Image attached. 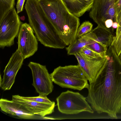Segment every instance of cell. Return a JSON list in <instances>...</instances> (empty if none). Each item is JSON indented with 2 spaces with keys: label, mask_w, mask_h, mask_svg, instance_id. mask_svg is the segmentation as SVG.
Instances as JSON below:
<instances>
[{
  "label": "cell",
  "mask_w": 121,
  "mask_h": 121,
  "mask_svg": "<svg viewBox=\"0 0 121 121\" xmlns=\"http://www.w3.org/2000/svg\"><path fill=\"white\" fill-rule=\"evenodd\" d=\"M50 75L52 81L63 88L81 91L87 88L89 85L87 79L78 65L59 66Z\"/></svg>",
  "instance_id": "cell-4"
},
{
  "label": "cell",
  "mask_w": 121,
  "mask_h": 121,
  "mask_svg": "<svg viewBox=\"0 0 121 121\" xmlns=\"http://www.w3.org/2000/svg\"><path fill=\"white\" fill-rule=\"evenodd\" d=\"M87 34L91 39L104 44L107 47L111 46L114 37L109 28L98 26Z\"/></svg>",
  "instance_id": "cell-15"
},
{
  "label": "cell",
  "mask_w": 121,
  "mask_h": 121,
  "mask_svg": "<svg viewBox=\"0 0 121 121\" xmlns=\"http://www.w3.org/2000/svg\"><path fill=\"white\" fill-rule=\"evenodd\" d=\"M86 46L99 53L103 58L107 56V47L101 43L92 39L91 43Z\"/></svg>",
  "instance_id": "cell-17"
},
{
  "label": "cell",
  "mask_w": 121,
  "mask_h": 121,
  "mask_svg": "<svg viewBox=\"0 0 121 121\" xmlns=\"http://www.w3.org/2000/svg\"><path fill=\"white\" fill-rule=\"evenodd\" d=\"M15 0H0V21L14 8Z\"/></svg>",
  "instance_id": "cell-18"
},
{
  "label": "cell",
  "mask_w": 121,
  "mask_h": 121,
  "mask_svg": "<svg viewBox=\"0 0 121 121\" xmlns=\"http://www.w3.org/2000/svg\"><path fill=\"white\" fill-rule=\"evenodd\" d=\"M21 97L25 99L39 103L51 104L54 102L50 101L47 96H43L39 95L38 96L33 97H25L21 96Z\"/></svg>",
  "instance_id": "cell-21"
},
{
  "label": "cell",
  "mask_w": 121,
  "mask_h": 121,
  "mask_svg": "<svg viewBox=\"0 0 121 121\" xmlns=\"http://www.w3.org/2000/svg\"><path fill=\"white\" fill-rule=\"evenodd\" d=\"M115 4L116 15L121 10V0H115Z\"/></svg>",
  "instance_id": "cell-25"
},
{
  "label": "cell",
  "mask_w": 121,
  "mask_h": 121,
  "mask_svg": "<svg viewBox=\"0 0 121 121\" xmlns=\"http://www.w3.org/2000/svg\"><path fill=\"white\" fill-rule=\"evenodd\" d=\"M20 19L22 20L23 21L25 20V17L24 16H22L20 17Z\"/></svg>",
  "instance_id": "cell-28"
},
{
  "label": "cell",
  "mask_w": 121,
  "mask_h": 121,
  "mask_svg": "<svg viewBox=\"0 0 121 121\" xmlns=\"http://www.w3.org/2000/svg\"><path fill=\"white\" fill-rule=\"evenodd\" d=\"M56 101L58 110L62 113L76 114L83 112L94 113L86 98L78 92L69 90L63 92L56 98Z\"/></svg>",
  "instance_id": "cell-5"
},
{
  "label": "cell",
  "mask_w": 121,
  "mask_h": 121,
  "mask_svg": "<svg viewBox=\"0 0 121 121\" xmlns=\"http://www.w3.org/2000/svg\"><path fill=\"white\" fill-rule=\"evenodd\" d=\"M22 24L14 8L0 21V48L10 47L14 44Z\"/></svg>",
  "instance_id": "cell-6"
},
{
  "label": "cell",
  "mask_w": 121,
  "mask_h": 121,
  "mask_svg": "<svg viewBox=\"0 0 121 121\" xmlns=\"http://www.w3.org/2000/svg\"><path fill=\"white\" fill-rule=\"evenodd\" d=\"M29 24L22 23L17 35L18 50L24 59L33 56L37 51L38 42Z\"/></svg>",
  "instance_id": "cell-9"
},
{
  "label": "cell",
  "mask_w": 121,
  "mask_h": 121,
  "mask_svg": "<svg viewBox=\"0 0 121 121\" xmlns=\"http://www.w3.org/2000/svg\"><path fill=\"white\" fill-rule=\"evenodd\" d=\"M85 75L90 84L95 80L105 67L108 62V55L99 59L87 58L78 52L74 55Z\"/></svg>",
  "instance_id": "cell-10"
},
{
  "label": "cell",
  "mask_w": 121,
  "mask_h": 121,
  "mask_svg": "<svg viewBox=\"0 0 121 121\" xmlns=\"http://www.w3.org/2000/svg\"><path fill=\"white\" fill-rule=\"evenodd\" d=\"M25 9L29 24L38 40L45 46L62 49L67 46L45 16L38 0H27Z\"/></svg>",
  "instance_id": "cell-3"
},
{
  "label": "cell",
  "mask_w": 121,
  "mask_h": 121,
  "mask_svg": "<svg viewBox=\"0 0 121 121\" xmlns=\"http://www.w3.org/2000/svg\"><path fill=\"white\" fill-rule=\"evenodd\" d=\"M93 26L92 24L89 21H85L83 22L78 29L76 38L80 37L91 31L92 30Z\"/></svg>",
  "instance_id": "cell-19"
},
{
  "label": "cell",
  "mask_w": 121,
  "mask_h": 121,
  "mask_svg": "<svg viewBox=\"0 0 121 121\" xmlns=\"http://www.w3.org/2000/svg\"><path fill=\"white\" fill-rule=\"evenodd\" d=\"M109 56L105 67L87 88L86 97L93 110L117 119L121 113V60L115 54Z\"/></svg>",
  "instance_id": "cell-1"
},
{
  "label": "cell",
  "mask_w": 121,
  "mask_h": 121,
  "mask_svg": "<svg viewBox=\"0 0 121 121\" xmlns=\"http://www.w3.org/2000/svg\"><path fill=\"white\" fill-rule=\"evenodd\" d=\"M72 14L79 17L91 10L94 0H62Z\"/></svg>",
  "instance_id": "cell-14"
},
{
  "label": "cell",
  "mask_w": 121,
  "mask_h": 121,
  "mask_svg": "<svg viewBox=\"0 0 121 121\" xmlns=\"http://www.w3.org/2000/svg\"><path fill=\"white\" fill-rule=\"evenodd\" d=\"M119 56V57L120 60H121V53Z\"/></svg>",
  "instance_id": "cell-29"
},
{
  "label": "cell",
  "mask_w": 121,
  "mask_h": 121,
  "mask_svg": "<svg viewBox=\"0 0 121 121\" xmlns=\"http://www.w3.org/2000/svg\"><path fill=\"white\" fill-rule=\"evenodd\" d=\"M78 52L90 59H99L103 58L99 53L86 46L81 48Z\"/></svg>",
  "instance_id": "cell-20"
},
{
  "label": "cell",
  "mask_w": 121,
  "mask_h": 121,
  "mask_svg": "<svg viewBox=\"0 0 121 121\" xmlns=\"http://www.w3.org/2000/svg\"><path fill=\"white\" fill-rule=\"evenodd\" d=\"M24 59L17 49L13 54L5 68L3 78L1 79L0 77V86L2 89L6 91L11 89Z\"/></svg>",
  "instance_id": "cell-11"
},
{
  "label": "cell",
  "mask_w": 121,
  "mask_h": 121,
  "mask_svg": "<svg viewBox=\"0 0 121 121\" xmlns=\"http://www.w3.org/2000/svg\"><path fill=\"white\" fill-rule=\"evenodd\" d=\"M115 2V0H94L89 16L97 24V26L106 28L105 22L108 19L116 22Z\"/></svg>",
  "instance_id": "cell-8"
},
{
  "label": "cell",
  "mask_w": 121,
  "mask_h": 121,
  "mask_svg": "<svg viewBox=\"0 0 121 121\" xmlns=\"http://www.w3.org/2000/svg\"><path fill=\"white\" fill-rule=\"evenodd\" d=\"M118 26V24L116 22H113L112 26L113 29L117 28Z\"/></svg>",
  "instance_id": "cell-27"
},
{
  "label": "cell",
  "mask_w": 121,
  "mask_h": 121,
  "mask_svg": "<svg viewBox=\"0 0 121 121\" xmlns=\"http://www.w3.org/2000/svg\"><path fill=\"white\" fill-rule=\"evenodd\" d=\"M91 39L86 34L79 38H76L74 41L66 48L69 55H74L81 48L90 43Z\"/></svg>",
  "instance_id": "cell-16"
},
{
  "label": "cell",
  "mask_w": 121,
  "mask_h": 121,
  "mask_svg": "<svg viewBox=\"0 0 121 121\" xmlns=\"http://www.w3.org/2000/svg\"><path fill=\"white\" fill-rule=\"evenodd\" d=\"M111 46L113 48L119 56L121 53V30L117 37H114Z\"/></svg>",
  "instance_id": "cell-22"
},
{
  "label": "cell",
  "mask_w": 121,
  "mask_h": 121,
  "mask_svg": "<svg viewBox=\"0 0 121 121\" xmlns=\"http://www.w3.org/2000/svg\"><path fill=\"white\" fill-rule=\"evenodd\" d=\"M25 1V0H17L16 7L17 10V13L18 14L23 11Z\"/></svg>",
  "instance_id": "cell-24"
},
{
  "label": "cell",
  "mask_w": 121,
  "mask_h": 121,
  "mask_svg": "<svg viewBox=\"0 0 121 121\" xmlns=\"http://www.w3.org/2000/svg\"><path fill=\"white\" fill-rule=\"evenodd\" d=\"M113 22L111 19L106 20L105 22V25L106 27L109 28L112 27Z\"/></svg>",
  "instance_id": "cell-26"
},
{
  "label": "cell",
  "mask_w": 121,
  "mask_h": 121,
  "mask_svg": "<svg viewBox=\"0 0 121 121\" xmlns=\"http://www.w3.org/2000/svg\"><path fill=\"white\" fill-rule=\"evenodd\" d=\"M12 100L23 105L30 113L43 117L54 111L55 102L51 104L39 103L25 99L19 95H13Z\"/></svg>",
  "instance_id": "cell-12"
},
{
  "label": "cell",
  "mask_w": 121,
  "mask_h": 121,
  "mask_svg": "<svg viewBox=\"0 0 121 121\" xmlns=\"http://www.w3.org/2000/svg\"><path fill=\"white\" fill-rule=\"evenodd\" d=\"M116 21L118 24V26L114 37H116L118 35L121 30V10L116 15Z\"/></svg>",
  "instance_id": "cell-23"
},
{
  "label": "cell",
  "mask_w": 121,
  "mask_h": 121,
  "mask_svg": "<svg viewBox=\"0 0 121 121\" xmlns=\"http://www.w3.org/2000/svg\"><path fill=\"white\" fill-rule=\"evenodd\" d=\"M28 66L31 71L32 85L36 91L40 96H47L52 93L54 86L46 66L32 62H30Z\"/></svg>",
  "instance_id": "cell-7"
},
{
  "label": "cell",
  "mask_w": 121,
  "mask_h": 121,
  "mask_svg": "<svg viewBox=\"0 0 121 121\" xmlns=\"http://www.w3.org/2000/svg\"><path fill=\"white\" fill-rule=\"evenodd\" d=\"M0 107L1 111L11 116L23 119H36L35 115L31 113L22 104L12 100L1 98Z\"/></svg>",
  "instance_id": "cell-13"
},
{
  "label": "cell",
  "mask_w": 121,
  "mask_h": 121,
  "mask_svg": "<svg viewBox=\"0 0 121 121\" xmlns=\"http://www.w3.org/2000/svg\"><path fill=\"white\" fill-rule=\"evenodd\" d=\"M45 16L66 46L75 39L80 25L78 17L71 13L62 0H38Z\"/></svg>",
  "instance_id": "cell-2"
}]
</instances>
